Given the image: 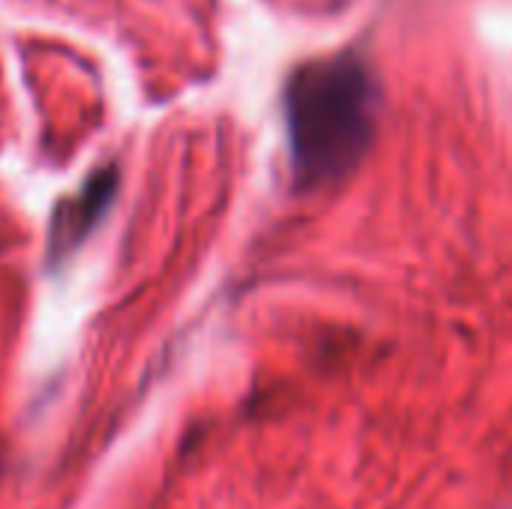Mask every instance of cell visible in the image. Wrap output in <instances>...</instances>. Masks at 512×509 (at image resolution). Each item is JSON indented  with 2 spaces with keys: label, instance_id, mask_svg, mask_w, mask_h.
<instances>
[{
  "label": "cell",
  "instance_id": "1",
  "mask_svg": "<svg viewBox=\"0 0 512 509\" xmlns=\"http://www.w3.org/2000/svg\"><path fill=\"white\" fill-rule=\"evenodd\" d=\"M375 81L354 54H336L300 66L285 90V120L294 171L321 186L351 171L375 129Z\"/></svg>",
  "mask_w": 512,
  "mask_h": 509
},
{
  "label": "cell",
  "instance_id": "2",
  "mask_svg": "<svg viewBox=\"0 0 512 509\" xmlns=\"http://www.w3.org/2000/svg\"><path fill=\"white\" fill-rule=\"evenodd\" d=\"M114 189H117V171L105 168V171L93 174L75 198H69L57 207L54 222H51V237H48L51 261H60L63 255H69L72 249H78L84 243V237L93 231V225L108 210Z\"/></svg>",
  "mask_w": 512,
  "mask_h": 509
}]
</instances>
